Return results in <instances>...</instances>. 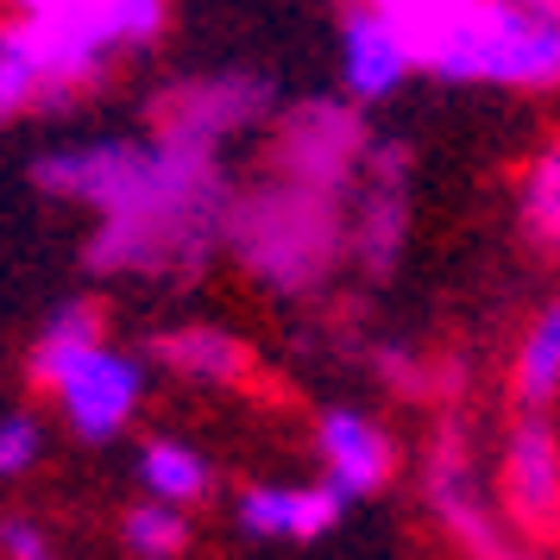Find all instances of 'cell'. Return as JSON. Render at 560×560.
<instances>
[{"label": "cell", "instance_id": "ba28073f", "mask_svg": "<svg viewBox=\"0 0 560 560\" xmlns=\"http://www.w3.org/2000/svg\"><path fill=\"white\" fill-rule=\"evenodd\" d=\"M334 38H340V95L353 107H384L409 77H422V45L384 0H347Z\"/></svg>", "mask_w": 560, "mask_h": 560}, {"label": "cell", "instance_id": "ffe728a7", "mask_svg": "<svg viewBox=\"0 0 560 560\" xmlns=\"http://www.w3.org/2000/svg\"><path fill=\"white\" fill-rule=\"evenodd\" d=\"M0 560H57V535L32 510H0Z\"/></svg>", "mask_w": 560, "mask_h": 560}, {"label": "cell", "instance_id": "3957f363", "mask_svg": "<svg viewBox=\"0 0 560 560\" xmlns=\"http://www.w3.org/2000/svg\"><path fill=\"white\" fill-rule=\"evenodd\" d=\"M171 26V0H45L20 7L7 32L26 51L45 107L102 89L120 63L145 57Z\"/></svg>", "mask_w": 560, "mask_h": 560}, {"label": "cell", "instance_id": "6da1fadb", "mask_svg": "<svg viewBox=\"0 0 560 560\" xmlns=\"http://www.w3.org/2000/svg\"><path fill=\"white\" fill-rule=\"evenodd\" d=\"M32 183L57 202L95 208V271H196L228 240L233 183L221 152L177 145V139H95L32 158Z\"/></svg>", "mask_w": 560, "mask_h": 560}, {"label": "cell", "instance_id": "ac0fdd59", "mask_svg": "<svg viewBox=\"0 0 560 560\" xmlns=\"http://www.w3.org/2000/svg\"><path fill=\"white\" fill-rule=\"evenodd\" d=\"M120 555L127 560H189L196 555V510L158 504V498H139V504L120 510Z\"/></svg>", "mask_w": 560, "mask_h": 560}, {"label": "cell", "instance_id": "8fae6325", "mask_svg": "<svg viewBox=\"0 0 560 560\" xmlns=\"http://www.w3.org/2000/svg\"><path fill=\"white\" fill-rule=\"evenodd\" d=\"M372 139L359 127V107L353 102H308L283 120L278 139V171L290 183H308V189H347L353 171L365 164Z\"/></svg>", "mask_w": 560, "mask_h": 560}, {"label": "cell", "instance_id": "5b68a950", "mask_svg": "<svg viewBox=\"0 0 560 560\" xmlns=\"http://www.w3.org/2000/svg\"><path fill=\"white\" fill-rule=\"evenodd\" d=\"M422 510L429 523L447 541H454L459 560H548L529 541V529L516 523L498 498V485L485 479L479 454L459 422H441L429 441V459H422Z\"/></svg>", "mask_w": 560, "mask_h": 560}, {"label": "cell", "instance_id": "7a4b0ae2", "mask_svg": "<svg viewBox=\"0 0 560 560\" xmlns=\"http://www.w3.org/2000/svg\"><path fill=\"white\" fill-rule=\"evenodd\" d=\"M26 384L77 447H114L145 422L158 372L145 347H120L107 334L95 296H63L32 334Z\"/></svg>", "mask_w": 560, "mask_h": 560}, {"label": "cell", "instance_id": "277c9868", "mask_svg": "<svg viewBox=\"0 0 560 560\" xmlns=\"http://www.w3.org/2000/svg\"><path fill=\"white\" fill-rule=\"evenodd\" d=\"M422 77L447 89L555 95L560 89V20L523 0H466L422 32Z\"/></svg>", "mask_w": 560, "mask_h": 560}, {"label": "cell", "instance_id": "5bb4252c", "mask_svg": "<svg viewBox=\"0 0 560 560\" xmlns=\"http://www.w3.org/2000/svg\"><path fill=\"white\" fill-rule=\"evenodd\" d=\"M158 378H177L189 390H240L253 378V347L221 322H177V328H158L145 340Z\"/></svg>", "mask_w": 560, "mask_h": 560}, {"label": "cell", "instance_id": "9a60e30c", "mask_svg": "<svg viewBox=\"0 0 560 560\" xmlns=\"http://www.w3.org/2000/svg\"><path fill=\"white\" fill-rule=\"evenodd\" d=\"M132 485H139V498L202 510L214 498V459L177 429H145L132 441Z\"/></svg>", "mask_w": 560, "mask_h": 560}, {"label": "cell", "instance_id": "7c38bea8", "mask_svg": "<svg viewBox=\"0 0 560 560\" xmlns=\"http://www.w3.org/2000/svg\"><path fill=\"white\" fill-rule=\"evenodd\" d=\"M347 498L334 491L322 472L315 479H246L233 491V529L265 548H290V541H315L347 516Z\"/></svg>", "mask_w": 560, "mask_h": 560}, {"label": "cell", "instance_id": "52a82bcc", "mask_svg": "<svg viewBox=\"0 0 560 560\" xmlns=\"http://www.w3.org/2000/svg\"><path fill=\"white\" fill-rule=\"evenodd\" d=\"M265 114H271V82L265 77H253V70H208V77H189L158 95V139L221 152L228 139L253 132Z\"/></svg>", "mask_w": 560, "mask_h": 560}, {"label": "cell", "instance_id": "8992f818", "mask_svg": "<svg viewBox=\"0 0 560 560\" xmlns=\"http://www.w3.org/2000/svg\"><path fill=\"white\" fill-rule=\"evenodd\" d=\"M228 240L253 265L258 283L303 290V283L322 278L328 258H340V214H334L328 189L283 177V189H258L246 208H233Z\"/></svg>", "mask_w": 560, "mask_h": 560}, {"label": "cell", "instance_id": "e0dca14e", "mask_svg": "<svg viewBox=\"0 0 560 560\" xmlns=\"http://www.w3.org/2000/svg\"><path fill=\"white\" fill-rule=\"evenodd\" d=\"M510 397H516V409H560V283L516 334Z\"/></svg>", "mask_w": 560, "mask_h": 560}, {"label": "cell", "instance_id": "2e32d148", "mask_svg": "<svg viewBox=\"0 0 560 560\" xmlns=\"http://www.w3.org/2000/svg\"><path fill=\"white\" fill-rule=\"evenodd\" d=\"M510 221L535 258H560V132L523 158L516 189H510Z\"/></svg>", "mask_w": 560, "mask_h": 560}, {"label": "cell", "instance_id": "d6986e66", "mask_svg": "<svg viewBox=\"0 0 560 560\" xmlns=\"http://www.w3.org/2000/svg\"><path fill=\"white\" fill-rule=\"evenodd\" d=\"M51 459V416L45 409H7L0 416V491L26 485Z\"/></svg>", "mask_w": 560, "mask_h": 560}, {"label": "cell", "instance_id": "4fadbf2b", "mask_svg": "<svg viewBox=\"0 0 560 560\" xmlns=\"http://www.w3.org/2000/svg\"><path fill=\"white\" fill-rule=\"evenodd\" d=\"M365 171L372 177L359 189L347 246H353V258L372 278H390L397 258H404V240H409V158L397 145H372L365 152Z\"/></svg>", "mask_w": 560, "mask_h": 560}, {"label": "cell", "instance_id": "30bf717a", "mask_svg": "<svg viewBox=\"0 0 560 560\" xmlns=\"http://www.w3.org/2000/svg\"><path fill=\"white\" fill-rule=\"evenodd\" d=\"M498 498L529 535L560 529V422L555 409H516L498 447Z\"/></svg>", "mask_w": 560, "mask_h": 560}, {"label": "cell", "instance_id": "9c48e42d", "mask_svg": "<svg viewBox=\"0 0 560 560\" xmlns=\"http://www.w3.org/2000/svg\"><path fill=\"white\" fill-rule=\"evenodd\" d=\"M315 466H322V479L347 498V504H365V498H378L397 485L404 472V447H397V434L384 416L359 404H322L315 409Z\"/></svg>", "mask_w": 560, "mask_h": 560}, {"label": "cell", "instance_id": "44dd1931", "mask_svg": "<svg viewBox=\"0 0 560 560\" xmlns=\"http://www.w3.org/2000/svg\"><path fill=\"white\" fill-rule=\"evenodd\" d=\"M523 7H535V13H555V20H560V0H523Z\"/></svg>", "mask_w": 560, "mask_h": 560}]
</instances>
